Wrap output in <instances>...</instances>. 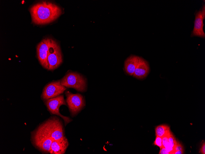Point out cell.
<instances>
[{"label": "cell", "mask_w": 205, "mask_h": 154, "mask_svg": "<svg viewBox=\"0 0 205 154\" xmlns=\"http://www.w3.org/2000/svg\"><path fill=\"white\" fill-rule=\"evenodd\" d=\"M44 101L48 111L52 114L57 115L61 117L64 121L65 126L72 120L69 117L64 116L60 113V107L62 105H66L63 95H60Z\"/></svg>", "instance_id": "8992f818"}, {"label": "cell", "mask_w": 205, "mask_h": 154, "mask_svg": "<svg viewBox=\"0 0 205 154\" xmlns=\"http://www.w3.org/2000/svg\"><path fill=\"white\" fill-rule=\"evenodd\" d=\"M31 142L33 145L43 153H49L53 139L40 125L32 133Z\"/></svg>", "instance_id": "7a4b0ae2"}, {"label": "cell", "mask_w": 205, "mask_h": 154, "mask_svg": "<svg viewBox=\"0 0 205 154\" xmlns=\"http://www.w3.org/2000/svg\"><path fill=\"white\" fill-rule=\"evenodd\" d=\"M200 152L202 154H205V143L204 142L200 149Z\"/></svg>", "instance_id": "ffe728a7"}, {"label": "cell", "mask_w": 205, "mask_h": 154, "mask_svg": "<svg viewBox=\"0 0 205 154\" xmlns=\"http://www.w3.org/2000/svg\"><path fill=\"white\" fill-rule=\"evenodd\" d=\"M53 140H57L65 136L63 124L58 117H50L40 124Z\"/></svg>", "instance_id": "277c9868"}, {"label": "cell", "mask_w": 205, "mask_h": 154, "mask_svg": "<svg viewBox=\"0 0 205 154\" xmlns=\"http://www.w3.org/2000/svg\"><path fill=\"white\" fill-rule=\"evenodd\" d=\"M66 89V87L61 84L60 80L53 81L48 84L45 86L41 97L45 101L60 95Z\"/></svg>", "instance_id": "ba28073f"}, {"label": "cell", "mask_w": 205, "mask_h": 154, "mask_svg": "<svg viewBox=\"0 0 205 154\" xmlns=\"http://www.w3.org/2000/svg\"><path fill=\"white\" fill-rule=\"evenodd\" d=\"M149 71V67L148 62L142 58L140 57L133 76L137 79H142L147 77Z\"/></svg>", "instance_id": "7c38bea8"}, {"label": "cell", "mask_w": 205, "mask_h": 154, "mask_svg": "<svg viewBox=\"0 0 205 154\" xmlns=\"http://www.w3.org/2000/svg\"><path fill=\"white\" fill-rule=\"evenodd\" d=\"M205 18V5L202 9L195 14L194 26L191 35L204 38L205 34L203 30V20Z\"/></svg>", "instance_id": "30bf717a"}, {"label": "cell", "mask_w": 205, "mask_h": 154, "mask_svg": "<svg viewBox=\"0 0 205 154\" xmlns=\"http://www.w3.org/2000/svg\"><path fill=\"white\" fill-rule=\"evenodd\" d=\"M174 150V151L179 150H184V148L183 145L181 143L178 141H177L176 143L175 146Z\"/></svg>", "instance_id": "e0dca14e"}, {"label": "cell", "mask_w": 205, "mask_h": 154, "mask_svg": "<svg viewBox=\"0 0 205 154\" xmlns=\"http://www.w3.org/2000/svg\"><path fill=\"white\" fill-rule=\"evenodd\" d=\"M155 131L156 136L161 137L169 134L171 132L169 126L167 124H161L157 126Z\"/></svg>", "instance_id": "5bb4252c"}, {"label": "cell", "mask_w": 205, "mask_h": 154, "mask_svg": "<svg viewBox=\"0 0 205 154\" xmlns=\"http://www.w3.org/2000/svg\"><path fill=\"white\" fill-rule=\"evenodd\" d=\"M60 80L61 84L66 88H72L81 92L87 89L86 79L78 73L69 72Z\"/></svg>", "instance_id": "3957f363"}, {"label": "cell", "mask_w": 205, "mask_h": 154, "mask_svg": "<svg viewBox=\"0 0 205 154\" xmlns=\"http://www.w3.org/2000/svg\"><path fill=\"white\" fill-rule=\"evenodd\" d=\"M169 135V134L166 135L162 137L163 147H164V145L168 142V137Z\"/></svg>", "instance_id": "ac0fdd59"}, {"label": "cell", "mask_w": 205, "mask_h": 154, "mask_svg": "<svg viewBox=\"0 0 205 154\" xmlns=\"http://www.w3.org/2000/svg\"><path fill=\"white\" fill-rule=\"evenodd\" d=\"M49 70L56 69L62 63L63 58L60 47L56 41L53 40L50 47L47 58Z\"/></svg>", "instance_id": "52a82bcc"}, {"label": "cell", "mask_w": 205, "mask_h": 154, "mask_svg": "<svg viewBox=\"0 0 205 154\" xmlns=\"http://www.w3.org/2000/svg\"><path fill=\"white\" fill-rule=\"evenodd\" d=\"M140 57L132 55L127 58L124 63V68L126 73L132 76L139 62Z\"/></svg>", "instance_id": "4fadbf2b"}, {"label": "cell", "mask_w": 205, "mask_h": 154, "mask_svg": "<svg viewBox=\"0 0 205 154\" xmlns=\"http://www.w3.org/2000/svg\"><path fill=\"white\" fill-rule=\"evenodd\" d=\"M154 144L158 146L160 149L161 148L163 147L162 137L156 136L154 142Z\"/></svg>", "instance_id": "9a60e30c"}, {"label": "cell", "mask_w": 205, "mask_h": 154, "mask_svg": "<svg viewBox=\"0 0 205 154\" xmlns=\"http://www.w3.org/2000/svg\"><path fill=\"white\" fill-rule=\"evenodd\" d=\"M168 142L172 145L174 148L177 140L172 132L170 133L168 136Z\"/></svg>", "instance_id": "2e32d148"}, {"label": "cell", "mask_w": 205, "mask_h": 154, "mask_svg": "<svg viewBox=\"0 0 205 154\" xmlns=\"http://www.w3.org/2000/svg\"><path fill=\"white\" fill-rule=\"evenodd\" d=\"M53 39L46 38L42 40L37 47V57L40 63L44 68L48 69L47 61L49 49L51 46Z\"/></svg>", "instance_id": "9c48e42d"}, {"label": "cell", "mask_w": 205, "mask_h": 154, "mask_svg": "<svg viewBox=\"0 0 205 154\" xmlns=\"http://www.w3.org/2000/svg\"><path fill=\"white\" fill-rule=\"evenodd\" d=\"M66 102L71 115L74 117L84 107L85 101L83 96L80 94H73L69 91L65 92Z\"/></svg>", "instance_id": "5b68a950"}, {"label": "cell", "mask_w": 205, "mask_h": 154, "mask_svg": "<svg viewBox=\"0 0 205 154\" xmlns=\"http://www.w3.org/2000/svg\"><path fill=\"white\" fill-rule=\"evenodd\" d=\"M184 153V150L175 151L172 154H183Z\"/></svg>", "instance_id": "44dd1931"}, {"label": "cell", "mask_w": 205, "mask_h": 154, "mask_svg": "<svg viewBox=\"0 0 205 154\" xmlns=\"http://www.w3.org/2000/svg\"><path fill=\"white\" fill-rule=\"evenodd\" d=\"M29 11L32 22L37 25L51 22L57 19L62 13L60 6L46 1L34 4L30 7Z\"/></svg>", "instance_id": "6da1fadb"}, {"label": "cell", "mask_w": 205, "mask_h": 154, "mask_svg": "<svg viewBox=\"0 0 205 154\" xmlns=\"http://www.w3.org/2000/svg\"><path fill=\"white\" fill-rule=\"evenodd\" d=\"M159 154H169V153L168 152L165 148L164 147H162V148L160 149V150L159 153Z\"/></svg>", "instance_id": "d6986e66"}, {"label": "cell", "mask_w": 205, "mask_h": 154, "mask_svg": "<svg viewBox=\"0 0 205 154\" xmlns=\"http://www.w3.org/2000/svg\"><path fill=\"white\" fill-rule=\"evenodd\" d=\"M68 145V140L65 136L57 140H53L49 153L64 154L65 153Z\"/></svg>", "instance_id": "8fae6325"}]
</instances>
